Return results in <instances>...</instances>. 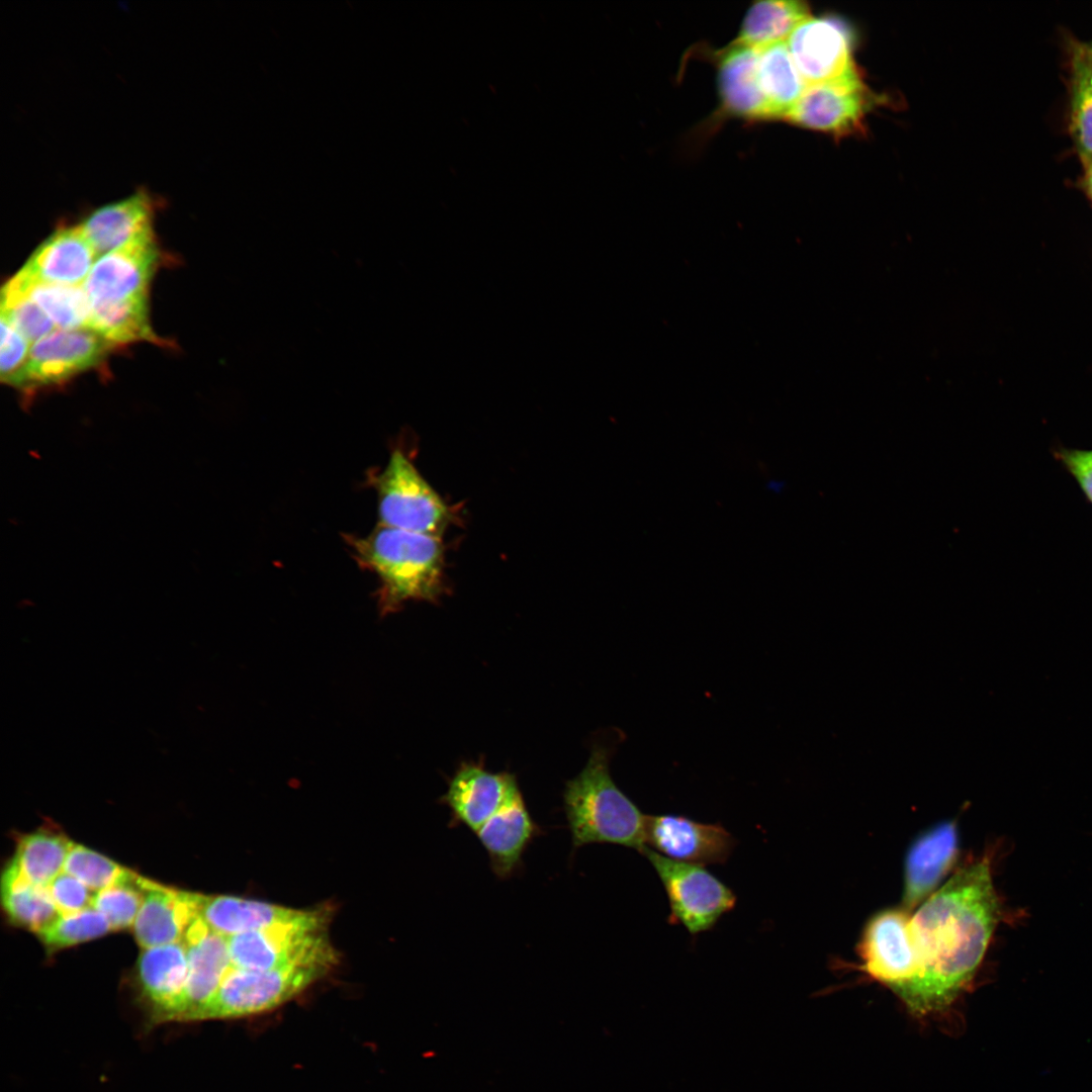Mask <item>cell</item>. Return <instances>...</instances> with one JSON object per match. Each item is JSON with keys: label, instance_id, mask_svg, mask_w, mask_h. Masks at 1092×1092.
<instances>
[{"label": "cell", "instance_id": "6da1fadb", "mask_svg": "<svg viewBox=\"0 0 1092 1092\" xmlns=\"http://www.w3.org/2000/svg\"><path fill=\"white\" fill-rule=\"evenodd\" d=\"M1002 916L988 855L961 868L911 915L919 972L897 996L916 1018L946 1015L974 980Z\"/></svg>", "mask_w": 1092, "mask_h": 1092}, {"label": "cell", "instance_id": "7a4b0ae2", "mask_svg": "<svg viewBox=\"0 0 1092 1092\" xmlns=\"http://www.w3.org/2000/svg\"><path fill=\"white\" fill-rule=\"evenodd\" d=\"M359 566L379 579L380 615L411 601L436 603L445 592V549L441 537L377 525L365 537L346 535Z\"/></svg>", "mask_w": 1092, "mask_h": 1092}, {"label": "cell", "instance_id": "3957f363", "mask_svg": "<svg viewBox=\"0 0 1092 1092\" xmlns=\"http://www.w3.org/2000/svg\"><path fill=\"white\" fill-rule=\"evenodd\" d=\"M563 804L573 849L593 843L639 852L646 847V816L612 780L607 748L594 746L586 765L566 783Z\"/></svg>", "mask_w": 1092, "mask_h": 1092}, {"label": "cell", "instance_id": "277c9868", "mask_svg": "<svg viewBox=\"0 0 1092 1092\" xmlns=\"http://www.w3.org/2000/svg\"><path fill=\"white\" fill-rule=\"evenodd\" d=\"M328 912L304 909L291 920L226 937L232 966L272 970L292 966L332 969L338 953L328 935Z\"/></svg>", "mask_w": 1092, "mask_h": 1092}, {"label": "cell", "instance_id": "5b68a950", "mask_svg": "<svg viewBox=\"0 0 1092 1092\" xmlns=\"http://www.w3.org/2000/svg\"><path fill=\"white\" fill-rule=\"evenodd\" d=\"M377 492L378 525L441 537L455 516L452 509L395 448L385 467L372 476Z\"/></svg>", "mask_w": 1092, "mask_h": 1092}, {"label": "cell", "instance_id": "8992f818", "mask_svg": "<svg viewBox=\"0 0 1092 1092\" xmlns=\"http://www.w3.org/2000/svg\"><path fill=\"white\" fill-rule=\"evenodd\" d=\"M160 260L154 231L99 257L83 284L90 310L149 308V286Z\"/></svg>", "mask_w": 1092, "mask_h": 1092}, {"label": "cell", "instance_id": "52a82bcc", "mask_svg": "<svg viewBox=\"0 0 1092 1092\" xmlns=\"http://www.w3.org/2000/svg\"><path fill=\"white\" fill-rule=\"evenodd\" d=\"M642 853L665 890L670 924L682 925L697 935L715 926L736 903L733 891L704 866L669 859L645 847Z\"/></svg>", "mask_w": 1092, "mask_h": 1092}, {"label": "cell", "instance_id": "ba28073f", "mask_svg": "<svg viewBox=\"0 0 1092 1092\" xmlns=\"http://www.w3.org/2000/svg\"><path fill=\"white\" fill-rule=\"evenodd\" d=\"M331 969L292 966L272 970L233 967L225 974L205 1019H229L271 1010L289 1001Z\"/></svg>", "mask_w": 1092, "mask_h": 1092}, {"label": "cell", "instance_id": "9c48e42d", "mask_svg": "<svg viewBox=\"0 0 1092 1092\" xmlns=\"http://www.w3.org/2000/svg\"><path fill=\"white\" fill-rule=\"evenodd\" d=\"M115 346L90 329L56 330L31 346L23 367L6 383L32 390L64 382L97 366Z\"/></svg>", "mask_w": 1092, "mask_h": 1092}, {"label": "cell", "instance_id": "30bf717a", "mask_svg": "<svg viewBox=\"0 0 1092 1092\" xmlns=\"http://www.w3.org/2000/svg\"><path fill=\"white\" fill-rule=\"evenodd\" d=\"M910 920L904 908L875 914L866 925L859 946L863 971L896 995L913 983L919 972Z\"/></svg>", "mask_w": 1092, "mask_h": 1092}, {"label": "cell", "instance_id": "8fae6325", "mask_svg": "<svg viewBox=\"0 0 1092 1092\" xmlns=\"http://www.w3.org/2000/svg\"><path fill=\"white\" fill-rule=\"evenodd\" d=\"M870 105V92L854 68L837 79L808 85L786 120L846 135L861 129Z\"/></svg>", "mask_w": 1092, "mask_h": 1092}, {"label": "cell", "instance_id": "7c38bea8", "mask_svg": "<svg viewBox=\"0 0 1092 1092\" xmlns=\"http://www.w3.org/2000/svg\"><path fill=\"white\" fill-rule=\"evenodd\" d=\"M522 796L517 779L507 771L491 772L482 762H462L440 802L450 810L451 827L476 832L488 819Z\"/></svg>", "mask_w": 1092, "mask_h": 1092}, {"label": "cell", "instance_id": "4fadbf2b", "mask_svg": "<svg viewBox=\"0 0 1092 1092\" xmlns=\"http://www.w3.org/2000/svg\"><path fill=\"white\" fill-rule=\"evenodd\" d=\"M646 843L676 861L706 866L725 863L735 846L734 837L720 824L661 814L646 816Z\"/></svg>", "mask_w": 1092, "mask_h": 1092}, {"label": "cell", "instance_id": "5bb4252c", "mask_svg": "<svg viewBox=\"0 0 1092 1092\" xmlns=\"http://www.w3.org/2000/svg\"><path fill=\"white\" fill-rule=\"evenodd\" d=\"M786 42L807 86L837 79L855 68L849 31L836 18L810 16Z\"/></svg>", "mask_w": 1092, "mask_h": 1092}, {"label": "cell", "instance_id": "9a60e30c", "mask_svg": "<svg viewBox=\"0 0 1092 1092\" xmlns=\"http://www.w3.org/2000/svg\"><path fill=\"white\" fill-rule=\"evenodd\" d=\"M188 958V978L178 1021L204 1020L225 974L232 968L226 937L211 930L199 917L182 940Z\"/></svg>", "mask_w": 1092, "mask_h": 1092}, {"label": "cell", "instance_id": "2e32d148", "mask_svg": "<svg viewBox=\"0 0 1092 1092\" xmlns=\"http://www.w3.org/2000/svg\"><path fill=\"white\" fill-rule=\"evenodd\" d=\"M98 256L80 224L47 238L15 276L25 283L83 286Z\"/></svg>", "mask_w": 1092, "mask_h": 1092}, {"label": "cell", "instance_id": "e0dca14e", "mask_svg": "<svg viewBox=\"0 0 1092 1092\" xmlns=\"http://www.w3.org/2000/svg\"><path fill=\"white\" fill-rule=\"evenodd\" d=\"M188 978L183 941L143 948L138 961V983L154 1020H179Z\"/></svg>", "mask_w": 1092, "mask_h": 1092}, {"label": "cell", "instance_id": "ac0fdd59", "mask_svg": "<svg viewBox=\"0 0 1092 1092\" xmlns=\"http://www.w3.org/2000/svg\"><path fill=\"white\" fill-rule=\"evenodd\" d=\"M959 850L954 820H945L920 834L905 859L903 904L907 911L919 906L936 890L951 869Z\"/></svg>", "mask_w": 1092, "mask_h": 1092}, {"label": "cell", "instance_id": "d6986e66", "mask_svg": "<svg viewBox=\"0 0 1092 1092\" xmlns=\"http://www.w3.org/2000/svg\"><path fill=\"white\" fill-rule=\"evenodd\" d=\"M144 888V902L132 926L139 944L148 948L182 941L191 923L199 917L201 894L147 878Z\"/></svg>", "mask_w": 1092, "mask_h": 1092}, {"label": "cell", "instance_id": "ffe728a7", "mask_svg": "<svg viewBox=\"0 0 1092 1092\" xmlns=\"http://www.w3.org/2000/svg\"><path fill=\"white\" fill-rule=\"evenodd\" d=\"M541 833L523 796L498 811L475 832L488 855L492 873L499 880H508L519 872L524 853Z\"/></svg>", "mask_w": 1092, "mask_h": 1092}, {"label": "cell", "instance_id": "44dd1931", "mask_svg": "<svg viewBox=\"0 0 1092 1092\" xmlns=\"http://www.w3.org/2000/svg\"><path fill=\"white\" fill-rule=\"evenodd\" d=\"M759 49L731 42L717 53L718 88L726 113L747 119H770L758 80Z\"/></svg>", "mask_w": 1092, "mask_h": 1092}, {"label": "cell", "instance_id": "7402d4cb", "mask_svg": "<svg viewBox=\"0 0 1092 1092\" xmlns=\"http://www.w3.org/2000/svg\"><path fill=\"white\" fill-rule=\"evenodd\" d=\"M154 202L146 191L91 212L81 228L99 257L153 230Z\"/></svg>", "mask_w": 1092, "mask_h": 1092}, {"label": "cell", "instance_id": "603a6c76", "mask_svg": "<svg viewBox=\"0 0 1092 1092\" xmlns=\"http://www.w3.org/2000/svg\"><path fill=\"white\" fill-rule=\"evenodd\" d=\"M303 911L304 909L229 895L201 894L199 902V918L211 930L225 937L291 920Z\"/></svg>", "mask_w": 1092, "mask_h": 1092}, {"label": "cell", "instance_id": "cb8c5ba5", "mask_svg": "<svg viewBox=\"0 0 1092 1092\" xmlns=\"http://www.w3.org/2000/svg\"><path fill=\"white\" fill-rule=\"evenodd\" d=\"M1 901L11 923L36 934L61 915L48 887L30 882L12 858L2 873Z\"/></svg>", "mask_w": 1092, "mask_h": 1092}, {"label": "cell", "instance_id": "d4e9b609", "mask_svg": "<svg viewBox=\"0 0 1092 1092\" xmlns=\"http://www.w3.org/2000/svg\"><path fill=\"white\" fill-rule=\"evenodd\" d=\"M758 80L770 119H786L807 87L786 41L759 49Z\"/></svg>", "mask_w": 1092, "mask_h": 1092}, {"label": "cell", "instance_id": "484cf974", "mask_svg": "<svg viewBox=\"0 0 1092 1092\" xmlns=\"http://www.w3.org/2000/svg\"><path fill=\"white\" fill-rule=\"evenodd\" d=\"M808 17L809 7L802 1H758L747 10L738 36L732 42L762 49L787 41L793 30Z\"/></svg>", "mask_w": 1092, "mask_h": 1092}, {"label": "cell", "instance_id": "4316f807", "mask_svg": "<svg viewBox=\"0 0 1092 1092\" xmlns=\"http://www.w3.org/2000/svg\"><path fill=\"white\" fill-rule=\"evenodd\" d=\"M72 844L56 826H42L17 839L12 859L30 882L48 887L64 872Z\"/></svg>", "mask_w": 1092, "mask_h": 1092}, {"label": "cell", "instance_id": "83f0119b", "mask_svg": "<svg viewBox=\"0 0 1092 1092\" xmlns=\"http://www.w3.org/2000/svg\"><path fill=\"white\" fill-rule=\"evenodd\" d=\"M2 291L27 294L59 330L89 329L90 303L83 286L25 283L14 275Z\"/></svg>", "mask_w": 1092, "mask_h": 1092}, {"label": "cell", "instance_id": "f1b7e54d", "mask_svg": "<svg viewBox=\"0 0 1092 1092\" xmlns=\"http://www.w3.org/2000/svg\"><path fill=\"white\" fill-rule=\"evenodd\" d=\"M1071 131L1086 167L1092 164V59L1084 44L1072 56Z\"/></svg>", "mask_w": 1092, "mask_h": 1092}, {"label": "cell", "instance_id": "f546056e", "mask_svg": "<svg viewBox=\"0 0 1092 1092\" xmlns=\"http://www.w3.org/2000/svg\"><path fill=\"white\" fill-rule=\"evenodd\" d=\"M111 930L105 916L91 907L61 914L55 922L37 933V936L46 947L55 951L100 937Z\"/></svg>", "mask_w": 1092, "mask_h": 1092}, {"label": "cell", "instance_id": "4dcf8cb0", "mask_svg": "<svg viewBox=\"0 0 1092 1092\" xmlns=\"http://www.w3.org/2000/svg\"><path fill=\"white\" fill-rule=\"evenodd\" d=\"M64 872L74 876L93 892L124 882L134 872L82 844L73 842Z\"/></svg>", "mask_w": 1092, "mask_h": 1092}, {"label": "cell", "instance_id": "1f68e13d", "mask_svg": "<svg viewBox=\"0 0 1092 1092\" xmlns=\"http://www.w3.org/2000/svg\"><path fill=\"white\" fill-rule=\"evenodd\" d=\"M144 880L134 873L130 879L95 893L93 908L105 916L112 930L133 926L145 898Z\"/></svg>", "mask_w": 1092, "mask_h": 1092}, {"label": "cell", "instance_id": "d6a6232c", "mask_svg": "<svg viewBox=\"0 0 1092 1092\" xmlns=\"http://www.w3.org/2000/svg\"><path fill=\"white\" fill-rule=\"evenodd\" d=\"M1 316L31 344L59 330L27 294L1 291Z\"/></svg>", "mask_w": 1092, "mask_h": 1092}, {"label": "cell", "instance_id": "836d02e7", "mask_svg": "<svg viewBox=\"0 0 1092 1092\" xmlns=\"http://www.w3.org/2000/svg\"><path fill=\"white\" fill-rule=\"evenodd\" d=\"M48 890L61 914L78 912L93 907L95 892L66 872L57 876L48 885Z\"/></svg>", "mask_w": 1092, "mask_h": 1092}, {"label": "cell", "instance_id": "e575fe53", "mask_svg": "<svg viewBox=\"0 0 1092 1092\" xmlns=\"http://www.w3.org/2000/svg\"><path fill=\"white\" fill-rule=\"evenodd\" d=\"M32 344L1 316V380L7 382L28 359Z\"/></svg>", "mask_w": 1092, "mask_h": 1092}, {"label": "cell", "instance_id": "d590c367", "mask_svg": "<svg viewBox=\"0 0 1092 1092\" xmlns=\"http://www.w3.org/2000/svg\"><path fill=\"white\" fill-rule=\"evenodd\" d=\"M1053 455L1064 469L1078 467L1092 473V449L1056 446L1053 449Z\"/></svg>", "mask_w": 1092, "mask_h": 1092}, {"label": "cell", "instance_id": "8d00e7d4", "mask_svg": "<svg viewBox=\"0 0 1092 1092\" xmlns=\"http://www.w3.org/2000/svg\"><path fill=\"white\" fill-rule=\"evenodd\" d=\"M1066 471L1074 478L1085 498L1092 506V473L1078 467H1069Z\"/></svg>", "mask_w": 1092, "mask_h": 1092}, {"label": "cell", "instance_id": "74e56055", "mask_svg": "<svg viewBox=\"0 0 1092 1092\" xmlns=\"http://www.w3.org/2000/svg\"><path fill=\"white\" fill-rule=\"evenodd\" d=\"M1086 186L1092 198V164L1086 167Z\"/></svg>", "mask_w": 1092, "mask_h": 1092}, {"label": "cell", "instance_id": "f35d334b", "mask_svg": "<svg viewBox=\"0 0 1092 1092\" xmlns=\"http://www.w3.org/2000/svg\"><path fill=\"white\" fill-rule=\"evenodd\" d=\"M1084 47H1085V49H1086V51H1087L1088 55H1089V56H1090V58L1092 59V42H1090V43H1088V44H1084Z\"/></svg>", "mask_w": 1092, "mask_h": 1092}]
</instances>
